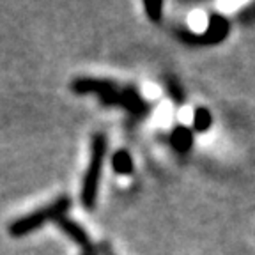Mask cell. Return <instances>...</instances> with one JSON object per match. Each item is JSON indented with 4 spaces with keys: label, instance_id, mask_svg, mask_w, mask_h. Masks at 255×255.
<instances>
[{
    "label": "cell",
    "instance_id": "obj_1",
    "mask_svg": "<svg viewBox=\"0 0 255 255\" xmlns=\"http://www.w3.org/2000/svg\"><path fill=\"white\" fill-rule=\"evenodd\" d=\"M71 207V200L68 197H60V199L53 200L52 204L36 209L34 213L27 216H21V218L14 220V222L9 225V234L12 238H21V236H27L30 232L37 231L39 227H43L44 223L48 222H55L57 218L64 216L69 211Z\"/></svg>",
    "mask_w": 255,
    "mask_h": 255
},
{
    "label": "cell",
    "instance_id": "obj_2",
    "mask_svg": "<svg viewBox=\"0 0 255 255\" xmlns=\"http://www.w3.org/2000/svg\"><path fill=\"white\" fill-rule=\"evenodd\" d=\"M107 145L108 142L105 133H96L92 138L91 161H89V168L84 175V184H82V204L87 209L94 207L96 199H98V186H100L105 156H107Z\"/></svg>",
    "mask_w": 255,
    "mask_h": 255
},
{
    "label": "cell",
    "instance_id": "obj_3",
    "mask_svg": "<svg viewBox=\"0 0 255 255\" xmlns=\"http://www.w3.org/2000/svg\"><path fill=\"white\" fill-rule=\"evenodd\" d=\"M231 23L225 16L211 14L207 18V27L204 34H190V32H181L179 37L188 44H218L229 36Z\"/></svg>",
    "mask_w": 255,
    "mask_h": 255
},
{
    "label": "cell",
    "instance_id": "obj_4",
    "mask_svg": "<svg viewBox=\"0 0 255 255\" xmlns=\"http://www.w3.org/2000/svg\"><path fill=\"white\" fill-rule=\"evenodd\" d=\"M101 103L107 107H114V105L123 107L135 116H145L149 110V105L140 98V94L133 87L123 89V91L116 89V91L108 92V94L101 96Z\"/></svg>",
    "mask_w": 255,
    "mask_h": 255
},
{
    "label": "cell",
    "instance_id": "obj_5",
    "mask_svg": "<svg viewBox=\"0 0 255 255\" xmlns=\"http://www.w3.org/2000/svg\"><path fill=\"white\" fill-rule=\"evenodd\" d=\"M57 227L60 229V231L64 232V234L68 236L71 241H75L78 247H82V250H92V245H91V238H89V234L85 232V229L80 225L78 222H75V220H71L68 215L60 216V218L55 220Z\"/></svg>",
    "mask_w": 255,
    "mask_h": 255
},
{
    "label": "cell",
    "instance_id": "obj_6",
    "mask_svg": "<svg viewBox=\"0 0 255 255\" xmlns=\"http://www.w3.org/2000/svg\"><path fill=\"white\" fill-rule=\"evenodd\" d=\"M73 91L76 94H89V92H96V94L105 96L117 89V85L110 80H98V78H78L73 82Z\"/></svg>",
    "mask_w": 255,
    "mask_h": 255
},
{
    "label": "cell",
    "instance_id": "obj_7",
    "mask_svg": "<svg viewBox=\"0 0 255 255\" xmlns=\"http://www.w3.org/2000/svg\"><path fill=\"white\" fill-rule=\"evenodd\" d=\"M170 143L175 151L184 154V152L190 151L191 145H193V131H191L188 126H183V124L175 126L170 135Z\"/></svg>",
    "mask_w": 255,
    "mask_h": 255
},
{
    "label": "cell",
    "instance_id": "obj_8",
    "mask_svg": "<svg viewBox=\"0 0 255 255\" xmlns=\"http://www.w3.org/2000/svg\"><path fill=\"white\" fill-rule=\"evenodd\" d=\"M112 167L119 175H129L133 174V159L128 151H117L112 156Z\"/></svg>",
    "mask_w": 255,
    "mask_h": 255
},
{
    "label": "cell",
    "instance_id": "obj_9",
    "mask_svg": "<svg viewBox=\"0 0 255 255\" xmlns=\"http://www.w3.org/2000/svg\"><path fill=\"white\" fill-rule=\"evenodd\" d=\"M191 123H193V129L199 133H204L207 131L213 124V116L211 112L207 110V108L200 107L193 112V117H191Z\"/></svg>",
    "mask_w": 255,
    "mask_h": 255
},
{
    "label": "cell",
    "instance_id": "obj_10",
    "mask_svg": "<svg viewBox=\"0 0 255 255\" xmlns=\"http://www.w3.org/2000/svg\"><path fill=\"white\" fill-rule=\"evenodd\" d=\"M143 7H145V12H147L151 21L161 20V12H163V2L161 0H145Z\"/></svg>",
    "mask_w": 255,
    "mask_h": 255
},
{
    "label": "cell",
    "instance_id": "obj_11",
    "mask_svg": "<svg viewBox=\"0 0 255 255\" xmlns=\"http://www.w3.org/2000/svg\"><path fill=\"white\" fill-rule=\"evenodd\" d=\"M168 92L172 94L175 103H183V91L177 84H175L174 80H168Z\"/></svg>",
    "mask_w": 255,
    "mask_h": 255
},
{
    "label": "cell",
    "instance_id": "obj_12",
    "mask_svg": "<svg viewBox=\"0 0 255 255\" xmlns=\"http://www.w3.org/2000/svg\"><path fill=\"white\" fill-rule=\"evenodd\" d=\"M82 255H94V252H92V250H85Z\"/></svg>",
    "mask_w": 255,
    "mask_h": 255
}]
</instances>
